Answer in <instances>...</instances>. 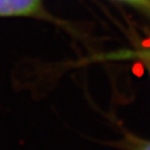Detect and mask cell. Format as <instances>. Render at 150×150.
I'll return each mask as SVG.
<instances>
[{
	"mask_svg": "<svg viewBox=\"0 0 150 150\" xmlns=\"http://www.w3.org/2000/svg\"><path fill=\"white\" fill-rule=\"evenodd\" d=\"M123 1H127L129 4H134L137 6H141V7L150 8V0H123Z\"/></svg>",
	"mask_w": 150,
	"mask_h": 150,
	"instance_id": "7a4b0ae2",
	"label": "cell"
},
{
	"mask_svg": "<svg viewBox=\"0 0 150 150\" xmlns=\"http://www.w3.org/2000/svg\"><path fill=\"white\" fill-rule=\"evenodd\" d=\"M40 0H0V16H21L35 13Z\"/></svg>",
	"mask_w": 150,
	"mask_h": 150,
	"instance_id": "6da1fadb",
	"label": "cell"
},
{
	"mask_svg": "<svg viewBox=\"0 0 150 150\" xmlns=\"http://www.w3.org/2000/svg\"><path fill=\"white\" fill-rule=\"evenodd\" d=\"M139 150H150V141H148V142H142L139 147Z\"/></svg>",
	"mask_w": 150,
	"mask_h": 150,
	"instance_id": "3957f363",
	"label": "cell"
}]
</instances>
